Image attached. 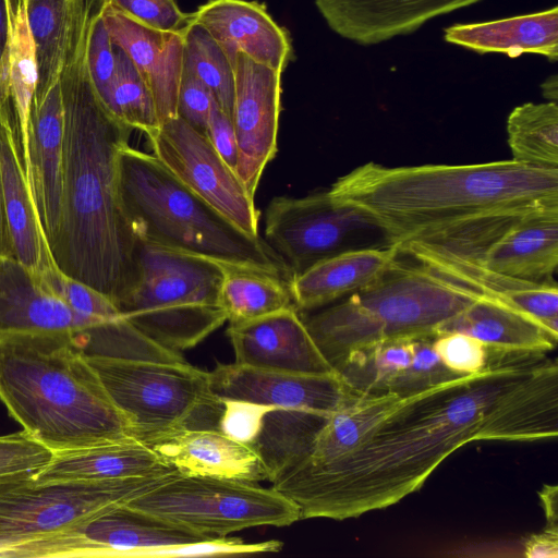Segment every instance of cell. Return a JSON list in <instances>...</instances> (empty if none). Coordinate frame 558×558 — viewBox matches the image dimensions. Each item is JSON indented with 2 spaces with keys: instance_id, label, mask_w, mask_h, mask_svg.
<instances>
[{
  "instance_id": "obj_20",
  "label": "cell",
  "mask_w": 558,
  "mask_h": 558,
  "mask_svg": "<svg viewBox=\"0 0 558 558\" xmlns=\"http://www.w3.org/2000/svg\"><path fill=\"white\" fill-rule=\"evenodd\" d=\"M0 184L14 257L37 276L54 263L24 169L11 102L0 108Z\"/></svg>"
},
{
  "instance_id": "obj_34",
  "label": "cell",
  "mask_w": 558,
  "mask_h": 558,
  "mask_svg": "<svg viewBox=\"0 0 558 558\" xmlns=\"http://www.w3.org/2000/svg\"><path fill=\"white\" fill-rule=\"evenodd\" d=\"M182 35L183 63L209 88L220 109L232 118L234 72L228 56L192 17Z\"/></svg>"
},
{
  "instance_id": "obj_16",
  "label": "cell",
  "mask_w": 558,
  "mask_h": 558,
  "mask_svg": "<svg viewBox=\"0 0 558 558\" xmlns=\"http://www.w3.org/2000/svg\"><path fill=\"white\" fill-rule=\"evenodd\" d=\"M209 381L220 400L284 410L336 412L359 397L336 372L310 374L217 363Z\"/></svg>"
},
{
  "instance_id": "obj_29",
  "label": "cell",
  "mask_w": 558,
  "mask_h": 558,
  "mask_svg": "<svg viewBox=\"0 0 558 558\" xmlns=\"http://www.w3.org/2000/svg\"><path fill=\"white\" fill-rule=\"evenodd\" d=\"M398 247L351 251L327 258L289 282L296 310H314L344 299L378 278L395 260Z\"/></svg>"
},
{
  "instance_id": "obj_7",
  "label": "cell",
  "mask_w": 558,
  "mask_h": 558,
  "mask_svg": "<svg viewBox=\"0 0 558 558\" xmlns=\"http://www.w3.org/2000/svg\"><path fill=\"white\" fill-rule=\"evenodd\" d=\"M226 265L138 240L136 278L116 305L158 344L194 348L227 322L220 303Z\"/></svg>"
},
{
  "instance_id": "obj_15",
  "label": "cell",
  "mask_w": 558,
  "mask_h": 558,
  "mask_svg": "<svg viewBox=\"0 0 558 558\" xmlns=\"http://www.w3.org/2000/svg\"><path fill=\"white\" fill-rule=\"evenodd\" d=\"M232 123L239 158L236 173L254 197L262 173L277 153L281 72L238 52L233 60Z\"/></svg>"
},
{
  "instance_id": "obj_39",
  "label": "cell",
  "mask_w": 558,
  "mask_h": 558,
  "mask_svg": "<svg viewBox=\"0 0 558 558\" xmlns=\"http://www.w3.org/2000/svg\"><path fill=\"white\" fill-rule=\"evenodd\" d=\"M94 9L88 23L86 62L94 88L105 105L116 73V54L102 16L98 8Z\"/></svg>"
},
{
  "instance_id": "obj_31",
  "label": "cell",
  "mask_w": 558,
  "mask_h": 558,
  "mask_svg": "<svg viewBox=\"0 0 558 558\" xmlns=\"http://www.w3.org/2000/svg\"><path fill=\"white\" fill-rule=\"evenodd\" d=\"M7 74L9 96L14 112L24 169L28 177V123L38 83V68L24 0H11V35Z\"/></svg>"
},
{
  "instance_id": "obj_35",
  "label": "cell",
  "mask_w": 558,
  "mask_h": 558,
  "mask_svg": "<svg viewBox=\"0 0 558 558\" xmlns=\"http://www.w3.org/2000/svg\"><path fill=\"white\" fill-rule=\"evenodd\" d=\"M113 47L116 73L105 106L121 122L147 134L160 125L154 98L130 58Z\"/></svg>"
},
{
  "instance_id": "obj_12",
  "label": "cell",
  "mask_w": 558,
  "mask_h": 558,
  "mask_svg": "<svg viewBox=\"0 0 558 558\" xmlns=\"http://www.w3.org/2000/svg\"><path fill=\"white\" fill-rule=\"evenodd\" d=\"M215 538L125 502L61 531L3 548L0 558H136L143 550Z\"/></svg>"
},
{
  "instance_id": "obj_18",
  "label": "cell",
  "mask_w": 558,
  "mask_h": 558,
  "mask_svg": "<svg viewBox=\"0 0 558 558\" xmlns=\"http://www.w3.org/2000/svg\"><path fill=\"white\" fill-rule=\"evenodd\" d=\"M227 335L235 363L295 373L336 372L294 306L251 322L229 325Z\"/></svg>"
},
{
  "instance_id": "obj_26",
  "label": "cell",
  "mask_w": 558,
  "mask_h": 558,
  "mask_svg": "<svg viewBox=\"0 0 558 558\" xmlns=\"http://www.w3.org/2000/svg\"><path fill=\"white\" fill-rule=\"evenodd\" d=\"M439 332L471 336L495 352L544 355L557 345L558 331L505 302L482 294L444 323Z\"/></svg>"
},
{
  "instance_id": "obj_5",
  "label": "cell",
  "mask_w": 558,
  "mask_h": 558,
  "mask_svg": "<svg viewBox=\"0 0 558 558\" xmlns=\"http://www.w3.org/2000/svg\"><path fill=\"white\" fill-rule=\"evenodd\" d=\"M481 295L457 278L399 251L372 283L304 323L333 367L352 350L375 342L437 333L444 323Z\"/></svg>"
},
{
  "instance_id": "obj_21",
  "label": "cell",
  "mask_w": 558,
  "mask_h": 558,
  "mask_svg": "<svg viewBox=\"0 0 558 558\" xmlns=\"http://www.w3.org/2000/svg\"><path fill=\"white\" fill-rule=\"evenodd\" d=\"M232 62L240 52L283 72L291 58V40L264 4L247 0H208L191 13Z\"/></svg>"
},
{
  "instance_id": "obj_38",
  "label": "cell",
  "mask_w": 558,
  "mask_h": 558,
  "mask_svg": "<svg viewBox=\"0 0 558 558\" xmlns=\"http://www.w3.org/2000/svg\"><path fill=\"white\" fill-rule=\"evenodd\" d=\"M434 348L445 366L460 375L481 373L510 355L492 351L475 338L460 332L436 333Z\"/></svg>"
},
{
  "instance_id": "obj_24",
  "label": "cell",
  "mask_w": 558,
  "mask_h": 558,
  "mask_svg": "<svg viewBox=\"0 0 558 558\" xmlns=\"http://www.w3.org/2000/svg\"><path fill=\"white\" fill-rule=\"evenodd\" d=\"M147 445L182 475L267 481L257 451L218 429L179 430Z\"/></svg>"
},
{
  "instance_id": "obj_14",
  "label": "cell",
  "mask_w": 558,
  "mask_h": 558,
  "mask_svg": "<svg viewBox=\"0 0 558 558\" xmlns=\"http://www.w3.org/2000/svg\"><path fill=\"white\" fill-rule=\"evenodd\" d=\"M434 335L396 338L349 352L333 368L359 396L412 397L461 376L445 366Z\"/></svg>"
},
{
  "instance_id": "obj_46",
  "label": "cell",
  "mask_w": 558,
  "mask_h": 558,
  "mask_svg": "<svg viewBox=\"0 0 558 558\" xmlns=\"http://www.w3.org/2000/svg\"><path fill=\"white\" fill-rule=\"evenodd\" d=\"M538 497L546 518V529L558 530V487L544 485Z\"/></svg>"
},
{
  "instance_id": "obj_10",
  "label": "cell",
  "mask_w": 558,
  "mask_h": 558,
  "mask_svg": "<svg viewBox=\"0 0 558 558\" xmlns=\"http://www.w3.org/2000/svg\"><path fill=\"white\" fill-rule=\"evenodd\" d=\"M265 242L291 279L336 255L396 246L390 233L366 209L319 192L271 199L265 216Z\"/></svg>"
},
{
  "instance_id": "obj_40",
  "label": "cell",
  "mask_w": 558,
  "mask_h": 558,
  "mask_svg": "<svg viewBox=\"0 0 558 558\" xmlns=\"http://www.w3.org/2000/svg\"><path fill=\"white\" fill-rule=\"evenodd\" d=\"M109 3L130 17L161 31H182L191 14L183 13L174 0H99Z\"/></svg>"
},
{
  "instance_id": "obj_3",
  "label": "cell",
  "mask_w": 558,
  "mask_h": 558,
  "mask_svg": "<svg viewBox=\"0 0 558 558\" xmlns=\"http://www.w3.org/2000/svg\"><path fill=\"white\" fill-rule=\"evenodd\" d=\"M328 192L374 215L398 246L486 216L558 207V169L513 159L411 167L371 161Z\"/></svg>"
},
{
  "instance_id": "obj_47",
  "label": "cell",
  "mask_w": 558,
  "mask_h": 558,
  "mask_svg": "<svg viewBox=\"0 0 558 558\" xmlns=\"http://www.w3.org/2000/svg\"><path fill=\"white\" fill-rule=\"evenodd\" d=\"M0 257H14L0 184Z\"/></svg>"
},
{
  "instance_id": "obj_42",
  "label": "cell",
  "mask_w": 558,
  "mask_h": 558,
  "mask_svg": "<svg viewBox=\"0 0 558 558\" xmlns=\"http://www.w3.org/2000/svg\"><path fill=\"white\" fill-rule=\"evenodd\" d=\"M222 413L218 429L226 436L247 445L257 438L265 415L272 407L239 400H221Z\"/></svg>"
},
{
  "instance_id": "obj_6",
  "label": "cell",
  "mask_w": 558,
  "mask_h": 558,
  "mask_svg": "<svg viewBox=\"0 0 558 558\" xmlns=\"http://www.w3.org/2000/svg\"><path fill=\"white\" fill-rule=\"evenodd\" d=\"M119 192L137 240L291 281L286 266L264 240L234 226L153 154L130 145L121 149Z\"/></svg>"
},
{
  "instance_id": "obj_32",
  "label": "cell",
  "mask_w": 558,
  "mask_h": 558,
  "mask_svg": "<svg viewBox=\"0 0 558 558\" xmlns=\"http://www.w3.org/2000/svg\"><path fill=\"white\" fill-rule=\"evenodd\" d=\"M24 1L38 68L34 98H39L59 81L69 45L75 0Z\"/></svg>"
},
{
  "instance_id": "obj_23",
  "label": "cell",
  "mask_w": 558,
  "mask_h": 558,
  "mask_svg": "<svg viewBox=\"0 0 558 558\" xmlns=\"http://www.w3.org/2000/svg\"><path fill=\"white\" fill-rule=\"evenodd\" d=\"M64 111L59 81L34 98L27 137L28 178L47 240L57 232L62 192Z\"/></svg>"
},
{
  "instance_id": "obj_11",
  "label": "cell",
  "mask_w": 558,
  "mask_h": 558,
  "mask_svg": "<svg viewBox=\"0 0 558 558\" xmlns=\"http://www.w3.org/2000/svg\"><path fill=\"white\" fill-rule=\"evenodd\" d=\"M166 475L113 481L0 484V550L52 534L159 485Z\"/></svg>"
},
{
  "instance_id": "obj_13",
  "label": "cell",
  "mask_w": 558,
  "mask_h": 558,
  "mask_svg": "<svg viewBox=\"0 0 558 558\" xmlns=\"http://www.w3.org/2000/svg\"><path fill=\"white\" fill-rule=\"evenodd\" d=\"M146 137L153 155L182 184L243 232L260 238L254 197L207 135L177 116Z\"/></svg>"
},
{
  "instance_id": "obj_22",
  "label": "cell",
  "mask_w": 558,
  "mask_h": 558,
  "mask_svg": "<svg viewBox=\"0 0 558 558\" xmlns=\"http://www.w3.org/2000/svg\"><path fill=\"white\" fill-rule=\"evenodd\" d=\"M108 322L83 316L48 292L15 257H0V336L68 333Z\"/></svg>"
},
{
  "instance_id": "obj_28",
  "label": "cell",
  "mask_w": 558,
  "mask_h": 558,
  "mask_svg": "<svg viewBox=\"0 0 558 558\" xmlns=\"http://www.w3.org/2000/svg\"><path fill=\"white\" fill-rule=\"evenodd\" d=\"M448 44L477 53H502L517 58L539 54L558 59V8L495 21L453 24L444 31Z\"/></svg>"
},
{
  "instance_id": "obj_33",
  "label": "cell",
  "mask_w": 558,
  "mask_h": 558,
  "mask_svg": "<svg viewBox=\"0 0 558 558\" xmlns=\"http://www.w3.org/2000/svg\"><path fill=\"white\" fill-rule=\"evenodd\" d=\"M507 141L514 161L558 169V105L525 102L507 119Z\"/></svg>"
},
{
  "instance_id": "obj_25",
  "label": "cell",
  "mask_w": 558,
  "mask_h": 558,
  "mask_svg": "<svg viewBox=\"0 0 558 558\" xmlns=\"http://www.w3.org/2000/svg\"><path fill=\"white\" fill-rule=\"evenodd\" d=\"M397 247L420 262L457 278L482 294L521 310L558 331L556 281L534 283L515 279L489 270L471 259L417 241H408Z\"/></svg>"
},
{
  "instance_id": "obj_27",
  "label": "cell",
  "mask_w": 558,
  "mask_h": 558,
  "mask_svg": "<svg viewBox=\"0 0 558 558\" xmlns=\"http://www.w3.org/2000/svg\"><path fill=\"white\" fill-rule=\"evenodd\" d=\"M175 471L146 442L126 439L53 452L51 460L32 480L39 484L113 481L159 476Z\"/></svg>"
},
{
  "instance_id": "obj_43",
  "label": "cell",
  "mask_w": 558,
  "mask_h": 558,
  "mask_svg": "<svg viewBox=\"0 0 558 558\" xmlns=\"http://www.w3.org/2000/svg\"><path fill=\"white\" fill-rule=\"evenodd\" d=\"M206 135L221 158L236 172L239 149L232 119L215 104Z\"/></svg>"
},
{
  "instance_id": "obj_1",
  "label": "cell",
  "mask_w": 558,
  "mask_h": 558,
  "mask_svg": "<svg viewBox=\"0 0 558 558\" xmlns=\"http://www.w3.org/2000/svg\"><path fill=\"white\" fill-rule=\"evenodd\" d=\"M557 435V360L511 354L403 399L354 449L271 487L296 505L301 520L342 521L399 502L469 442Z\"/></svg>"
},
{
  "instance_id": "obj_48",
  "label": "cell",
  "mask_w": 558,
  "mask_h": 558,
  "mask_svg": "<svg viewBox=\"0 0 558 558\" xmlns=\"http://www.w3.org/2000/svg\"><path fill=\"white\" fill-rule=\"evenodd\" d=\"M541 90L544 98L547 101L557 102L558 98V80L557 75H551L547 77L544 83L541 85Z\"/></svg>"
},
{
  "instance_id": "obj_2",
  "label": "cell",
  "mask_w": 558,
  "mask_h": 558,
  "mask_svg": "<svg viewBox=\"0 0 558 558\" xmlns=\"http://www.w3.org/2000/svg\"><path fill=\"white\" fill-rule=\"evenodd\" d=\"M93 4H75L59 76L64 111L61 208L49 251L57 268L114 304L136 278L137 238L119 192V154L133 129L104 105L92 83L86 40Z\"/></svg>"
},
{
  "instance_id": "obj_8",
  "label": "cell",
  "mask_w": 558,
  "mask_h": 558,
  "mask_svg": "<svg viewBox=\"0 0 558 558\" xmlns=\"http://www.w3.org/2000/svg\"><path fill=\"white\" fill-rule=\"evenodd\" d=\"M86 357L136 439L147 444L179 430L218 429L222 401L211 391L209 372L186 361Z\"/></svg>"
},
{
  "instance_id": "obj_4",
  "label": "cell",
  "mask_w": 558,
  "mask_h": 558,
  "mask_svg": "<svg viewBox=\"0 0 558 558\" xmlns=\"http://www.w3.org/2000/svg\"><path fill=\"white\" fill-rule=\"evenodd\" d=\"M0 401L52 452L136 439L72 335L0 336Z\"/></svg>"
},
{
  "instance_id": "obj_9",
  "label": "cell",
  "mask_w": 558,
  "mask_h": 558,
  "mask_svg": "<svg viewBox=\"0 0 558 558\" xmlns=\"http://www.w3.org/2000/svg\"><path fill=\"white\" fill-rule=\"evenodd\" d=\"M128 505L211 537L301 520L295 504L255 482L177 473Z\"/></svg>"
},
{
  "instance_id": "obj_30",
  "label": "cell",
  "mask_w": 558,
  "mask_h": 558,
  "mask_svg": "<svg viewBox=\"0 0 558 558\" xmlns=\"http://www.w3.org/2000/svg\"><path fill=\"white\" fill-rule=\"evenodd\" d=\"M220 303L229 325L251 322L294 306L289 282L283 278L234 265H226Z\"/></svg>"
},
{
  "instance_id": "obj_36",
  "label": "cell",
  "mask_w": 558,
  "mask_h": 558,
  "mask_svg": "<svg viewBox=\"0 0 558 558\" xmlns=\"http://www.w3.org/2000/svg\"><path fill=\"white\" fill-rule=\"evenodd\" d=\"M36 277L48 292L77 314L101 322L123 318L117 305L108 296L66 276L56 265L43 270Z\"/></svg>"
},
{
  "instance_id": "obj_41",
  "label": "cell",
  "mask_w": 558,
  "mask_h": 558,
  "mask_svg": "<svg viewBox=\"0 0 558 558\" xmlns=\"http://www.w3.org/2000/svg\"><path fill=\"white\" fill-rule=\"evenodd\" d=\"M216 100L209 88L183 63L177 116L206 135L208 121Z\"/></svg>"
},
{
  "instance_id": "obj_45",
  "label": "cell",
  "mask_w": 558,
  "mask_h": 558,
  "mask_svg": "<svg viewBox=\"0 0 558 558\" xmlns=\"http://www.w3.org/2000/svg\"><path fill=\"white\" fill-rule=\"evenodd\" d=\"M524 556L527 558H557L558 530L544 529L532 534L524 542Z\"/></svg>"
},
{
  "instance_id": "obj_19",
  "label": "cell",
  "mask_w": 558,
  "mask_h": 558,
  "mask_svg": "<svg viewBox=\"0 0 558 558\" xmlns=\"http://www.w3.org/2000/svg\"><path fill=\"white\" fill-rule=\"evenodd\" d=\"M481 0H315L331 31L359 45L411 34L427 21Z\"/></svg>"
},
{
  "instance_id": "obj_17",
  "label": "cell",
  "mask_w": 558,
  "mask_h": 558,
  "mask_svg": "<svg viewBox=\"0 0 558 558\" xmlns=\"http://www.w3.org/2000/svg\"><path fill=\"white\" fill-rule=\"evenodd\" d=\"M98 10L113 45L125 52L148 86L160 124L177 117L183 70L182 31L147 26L105 2H99Z\"/></svg>"
},
{
  "instance_id": "obj_44",
  "label": "cell",
  "mask_w": 558,
  "mask_h": 558,
  "mask_svg": "<svg viewBox=\"0 0 558 558\" xmlns=\"http://www.w3.org/2000/svg\"><path fill=\"white\" fill-rule=\"evenodd\" d=\"M11 35V0H0V108L10 102L7 62Z\"/></svg>"
},
{
  "instance_id": "obj_37",
  "label": "cell",
  "mask_w": 558,
  "mask_h": 558,
  "mask_svg": "<svg viewBox=\"0 0 558 558\" xmlns=\"http://www.w3.org/2000/svg\"><path fill=\"white\" fill-rule=\"evenodd\" d=\"M53 452L23 429L0 436V484L33 478Z\"/></svg>"
}]
</instances>
